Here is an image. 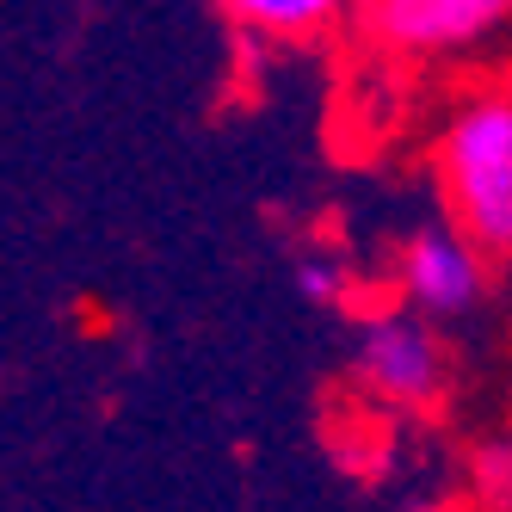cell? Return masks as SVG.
Masks as SVG:
<instances>
[{"label": "cell", "instance_id": "obj_1", "mask_svg": "<svg viewBox=\"0 0 512 512\" xmlns=\"http://www.w3.org/2000/svg\"><path fill=\"white\" fill-rule=\"evenodd\" d=\"M432 167L451 223L488 260H512V87L463 99L438 130Z\"/></svg>", "mask_w": 512, "mask_h": 512}, {"label": "cell", "instance_id": "obj_2", "mask_svg": "<svg viewBox=\"0 0 512 512\" xmlns=\"http://www.w3.org/2000/svg\"><path fill=\"white\" fill-rule=\"evenodd\" d=\"M358 383L377 401H395V408H432L445 395V346L426 327V315L408 309H377L358 327V358H352Z\"/></svg>", "mask_w": 512, "mask_h": 512}, {"label": "cell", "instance_id": "obj_3", "mask_svg": "<svg viewBox=\"0 0 512 512\" xmlns=\"http://www.w3.org/2000/svg\"><path fill=\"white\" fill-rule=\"evenodd\" d=\"M512 25V0H364L358 31L389 56H457Z\"/></svg>", "mask_w": 512, "mask_h": 512}, {"label": "cell", "instance_id": "obj_4", "mask_svg": "<svg viewBox=\"0 0 512 512\" xmlns=\"http://www.w3.org/2000/svg\"><path fill=\"white\" fill-rule=\"evenodd\" d=\"M488 278V253L475 247L457 223L451 229H420L401 247V297L420 315H463L482 297Z\"/></svg>", "mask_w": 512, "mask_h": 512}, {"label": "cell", "instance_id": "obj_5", "mask_svg": "<svg viewBox=\"0 0 512 512\" xmlns=\"http://www.w3.org/2000/svg\"><path fill=\"white\" fill-rule=\"evenodd\" d=\"M364 0H216L235 31L247 38H266V44H309L327 38L334 25H346Z\"/></svg>", "mask_w": 512, "mask_h": 512}, {"label": "cell", "instance_id": "obj_6", "mask_svg": "<svg viewBox=\"0 0 512 512\" xmlns=\"http://www.w3.org/2000/svg\"><path fill=\"white\" fill-rule=\"evenodd\" d=\"M297 290L315 309H340L346 303V272L334 260H297Z\"/></svg>", "mask_w": 512, "mask_h": 512}, {"label": "cell", "instance_id": "obj_7", "mask_svg": "<svg viewBox=\"0 0 512 512\" xmlns=\"http://www.w3.org/2000/svg\"><path fill=\"white\" fill-rule=\"evenodd\" d=\"M475 482H482L488 500H506L512 494V445H488L475 457Z\"/></svg>", "mask_w": 512, "mask_h": 512}]
</instances>
